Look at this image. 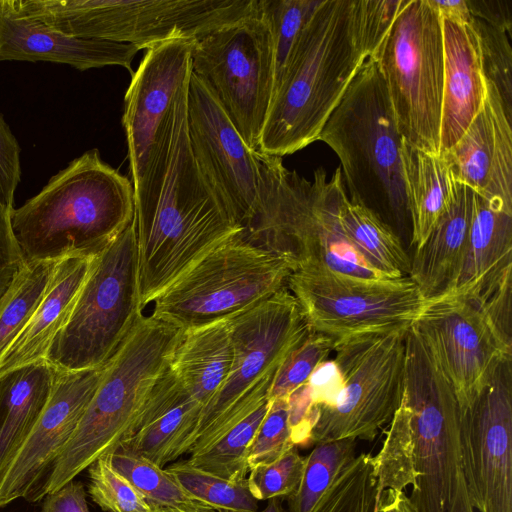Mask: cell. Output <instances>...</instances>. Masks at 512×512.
<instances>
[{
    "label": "cell",
    "mask_w": 512,
    "mask_h": 512,
    "mask_svg": "<svg viewBox=\"0 0 512 512\" xmlns=\"http://www.w3.org/2000/svg\"><path fill=\"white\" fill-rule=\"evenodd\" d=\"M131 181L86 151L46 186L11 211V224L28 262L93 256L134 219Z\"/></svg>",
    "instance_id": "obj_5"
},
{
    "label": "cell",
    "mask_w": 512,
    "mask_h": 512,
    "mask_svg": "<svg viewBox=\"0 0 512 512\" xmlns=\"http://www.w3.org/2000/svg\"><path fill=\"white\" fill-rule=\"evenodd\" d=\"M134 45L65 35L0 0V61H48L80 71L121 66L132 75Z\"/></svg>",
    "instance_id": "obj_22"
},
{
    "label": "cell",
    "mask_w": 512,
    "mask_h": 512,
    "mask_svg": "<svg viewBox=\"0 0 512 512\" xmlns=\"http://www.w3.org/2000/svg\"><path fill=\"white\" fill-rule=\"evenodd\" d=\"M189 79L175 96L145 184L134 195L143 308L205 254L244 230L193 154L187 123Z\"/></svg>",
    "instance_id": "obj_2"
},
{
    "label": "cell",
    "mask_w": 512,
    "mask_h": 512,
    "mask_svg": "<svg viewBox=\"0 0 512 512\" xmlns=\"http://www.w3.org/2000/svg\"><path fill=\"white\" fill-rule=\"evenodd\" d=\"M54 379L55 368L47 360L0 375V475L40 417Z\"/></svg>",
    "instance_id": "obj_29"
},
{
    "label": "cell",
    "mask_w": 512,
    "mask_h": 512,
    "mask_svg": "<svg viewBox=\"0 0 512 512\" xmlns=\"http://www.w3.org/2000/svg\"><path fill=\"white\" fill-rule=\"evenodd\" d=\"M269 399L224 430L212 443L190 453L191 465L232 482H243L249 472L246 455L263 421Z\"/></svg>",
    "instance_id": "obj_32"
},
{
    "label": "cell",
    "mask_w": 512,
    "mask_h": 512,
    "mask_svg": "<svg viewBox=\"0 0 512 512\" xmlns=\"http://www.w3.org/2000/svg\"><path fill=\"white\" fill-rule=\"evenodd\" d=\"M21 13L68 36L149 49L197 40L249 12L255 0H12Z\"/></svg>",
    "instance_id": "obj_8"
},
{
    "label": "cell",
    "mask_w": 512,
    "mask_h": 512,
    "mask_svg": "<svg viewBox=\"0 0 512 512\" xmlns=\"http://www.w3.org/2000/svg\"><path fill=\"white\" fill-rule=\"evenodd\" d=\"M187 123L200 169L238 224L246 229L260 208L259 152L246 144L214 96L192 72Z\"/></svg>",
    "instance_id": "obj_18"
},
{
    "label": "cell",
    "mask_w": 512,
    "mask_h": 512,
    "mask_svg": "<svg viewBox=\"0 0 512 512\" xmlns=\"http://www.w3.org/2000/svg\"><path fill=\"white\" fill-rule=\"evenodd\" d=\"M184 330L141 314L104 365L100 383L72 437L32 502L74 480L131 437L138 416L168 368Z\"/></svg>",
    "instance_id": "obj_7"
},
{
    "label": "cell",
    "mask_w": 512,
    "mask_h": 512,
    "mask_svg": "<svg viewBox=\"0 0 512 512\" xmlns=\"http://www.w3.org/2000/svg\"><path fill=\"white\" fill-rule=\"evenodd\" d=\"M192 43L173 39L150 47L132 74L122 123L134 195L147 179L175 96L191 76Z\"/></svg>",
    "instance_id": "obj_19"
},
{
    "label": "cell",
    "mask_w": 512,
    "mask_h": 512,
    "mask_svg": "<svg viewBox=\"0 0 512 512\" xmlns=\"http://www.w3.org/2000/svg\"><path fill=\"white\" fill-rule=\"evenodd\" d=\"M341 219L347 237L371 268L389 279L409 276L411 258L398 234L380 217L346 197Z\"/></svg>",
    "instance_id": "obj_31"
},
{
    "label": "cell",
    "mask_w": 512,
    "mask_h": 512,
    "mask_svg": "<svg viewBox=\"0 0 512 512\" xmlns=\"http://www.w3.org/2000/svg\"><path fill=\"white\" fill-rule=\"evenodd\" d=\"M413 325L452 386L459 409L471 403L500 362L512 357V342L473 296L428 299Z\"/></svg>",
    "instance_id": "obj_15"
},
{
    "label": "cell",
    "mask_w": 512,
    "mask_h": 512,
    "mask_svg": "<svg viewBox=\"0 0 512 512\" xmlns=\"http://www.w3.org/2000/svg\"><path fill=\"white\" fill-rule=\"evenodd\" d=\"M474 191L456 180L453 201L424 243L415 249L409 278L425 299L449 291L464 253L473 211Z\"/></svg>",
    "instance_id": "obj_27"
},
{
    "label": "cell",
    "mask_w": 512,
    "mask_h": 512,
    "mask_svg": "<svg viewBox=\"0 0 512 512\" xmlns=\"http://www.w3.org/2000/svg\"><path fill=\"white\" fill-rule=\"evenodd\" d=\"M164 468L193 500L209 508L228 512L258 511V501L251 495L247 479L232 482L201 470L187 460Z\"/></svg>",
    "instance_id": "obj_35"
},
{
    "label": "cell",
    "mask_w": 512,
    "mask_h": 512,
    "mask_svg": "<svg viewBox=\"0 0 512 512\" xmlns=\"http://www.w3.org/2000/svg\"><path fill=\"white\" fill-rule=\"evenodd\" d=\"M442 35L444 78L440 155L461 138L480 110L485 96L478 36L472 22L442 18Z\"/></svg>",
    "instance_id": "obj_24"
},
{
    "label": "cell",
    "mask_w": 512,
    "mask_h": 512,
    "mask_svg": "<svg viewBox=\"0 0 512 512\" xmlns=\"http://www.w3.org/2000/svg\"><path fill=\"white\" fill-rule=\"evenodd\" d=\"M410 325L369 330L336 341L334 360L343 386L332 405L315 407L308 447L343 439L371 442L389 424L402 395Z\"/></svg>",
    "instance_id": "obj_12"
},
{
    "label": "cell",
    "mask_w": 512,
    "mask_h": 512,
    "mask_svg": "<svg viewBox=\"0 0 512 512\" xmlns=\"http://www.w3.org/2000/svg\"><path fill=\"white\" fill-rule=\"evenodd\" d=\"M142 310L134 216L95 255L69 320L54 339L46 360L67 371L104 366Z\"/></svg>",
    "instance_id": "obj_9"
},
{
    "label": "cell",
    "mask_w": 512,
    "mask_h": 512,
    "mask_svg": "<svg viewBox=\"0 0 512 512\" xmlns=\"http://www.w3.org/2000/svg\"><path fill=\"white\" fill-rule=\"evenodd\" d=\"M287 287L311 331L339 341L354 334L413 324L427 299L409 278L364 280L327 270L290 274Z\"/></svg>",
    "instance_id": "obj_14"
},
{
    "label": "cell",
    "mask_w": 512,
    "mask_h": 512,
    "mask_svg": "<svg viewBox=\"0 0 512 512\" xmlns=\"http://www.w3.org/2000/svg\"><path fill=\"white\" fill-rule=\"evenodd\" d=\"M460 411L461 470L479 512H512V357Z\"/></svg>",
    "instance_id": "obj_17"
},
{
    "label": "cell",
    "mask_w": 512,
    "mask_h": 512,
    "mask_svg": "<svg viewBox=\"0 0 512 512\" xmlns=\"http://www.w3.org/2000/svg\"><path fill=\"white\" fill-rule=\"evenodd\" d=\"M94 257L74 256L57 262L39 305L0 357V375L46 360L54 339L69 320Z\"/></svg>",
    "instance_id": "obj_26"
},
{
    "label": "cell",
    "mask_w": 512,
    "mask_h": 512,
    "mask_svg": "<svg viewBox=\"0 0 512 512\" xmlns=\"http://www.w3.org/2000/svg\"><path fill=\"white\" fill-rule=\"evenodd\" d=\"M88 493L105 512H150L151 507L133 485L113 466L109 455L88 468Z\"/></svg>",
    "instance_id": "obj_41"
},
{
    "label": "cell",
    "mask_w": 512,
    "mask_h": 512,
    "mask_svg": "<svg viewBox=\"0 0 512 512\" xmlns=\"http://www.w3.org/2000/svg\"><path fill=\"white\" fill-rule=\"evenodd\" d=\"M484 81L480 110L442 156L457 181L512 213V119L494 85Z\"/></svg>",
    "instance_id": "obj_21"
},
{
    "label": "cell",
    "mask_w": 512,
    "mask_h": 512,
    "mask_svg": "<svg viewBox=\"0 0 512 512\" xmlns=\"http://www.w3.org/2000/svg\"><path fill=\"white\" fill-rule=\"evenodd\" d=\"M291 266L244 230L222 242L158 295L151 316L187 330L231 318L285 286Z\"/></svg>",
    "instance_id": "obj_10"
},
{
    "label": "cell",
    "mask_w": 512,
    "mask_h": 512,
    "mask_svg": "<svg viewBox=\"0 0 512 512\" xmlns=\"http://www.w3.org/2000/svg\"><path fill=\"white\" fill-rule=\"evenodd\" d=\"M319 2L320 0H260L273 40L274 92L296 38Z\"/></svg>",
    "instance_id": "obj_38"
},
{
    "label": "cell",
    "mask_w": 512,
    "mask_h": 512,
    "mask_svg": "<svg viewBox=\"0 0 512 512\" xmlns=\"http://www.w3.org/2000/svg\"><path fill=\"white\" fill-rule=\"evenodd\" d=\"M401 0H320L291 49L258 152L283 157L318 140L363 62L376 53Z\"/></svg>",
    "instance_id": "obj_1"
},
{
    "label": "cell",
    "mask_w": 512,
    "mask_h": 512,
    "mask_svg": "<svg viewBox=\"0 0 512 512\" xmlns=\"http://www.w3.org/2000/svg\"><path fill=\"white\" fill-rule=\"evenodd\" d=\"M512 273V213L474 193L466 245L445 294L482 297ZM444 295V294H443Z\"/></svg>",
    "instance_id": "obj_25"
},
{
    "label": "cell",
    "mask_w": 512,
    "mask_h": 512,
    "mask_svg": "<svg viewBox=\"0 0 512 512\" xmlns=\"http://www.w3.org/2000/svg\"><path fill=\"white\" fill-rule=\"evenodd\" d=\"M294 446L287 397L269 399L267 413L247 451L248 469L273 462Z\"/></svg>",
    "instance_id": "obj_43"
},
{
    "label": "cell",
    "mask_w": 512,
    "mask_h": 512,
    "mask_svg": "<svg viewBox=\"0 0 512 512\" xmlns=\"http://www.w3.org/2000/svg\"><path fill=\"white\" fill-rule=\"evenodd\" d=\"M357 441L322 442L305 456L300 486L288 499L290 512H310L340 470L356 457Z\"/></svg>",
    "instance_id": "obj_36"
},
{
    "label": "cell",
    "mask_w": 512,
    "mask_h": 512,
    "mask_svg": "<svg viewBox=\"0 0 512 512\" xmlns=\"http://www.w3.org/2000/svg\"><path fill=\"white\" fill-rule=\"evenodd\" d=\"M25 266L12 228L11 211L0 203V303Z\"/></svg>",
    "instance_id": "obj_45"
},
{
    "label": "cell",
    "mask_w": 512,
    "mask_h": 512,
    "mask_svg": "<svg viewBox=\"0 0 512 512\" xmlns=\"http://www.w3.org/2000/svg\"><path fill=\"white\" fill-rule=\"evenodd\" d=\"M233 363L229 376L202 409L185 454L221 416L276 370L310 332L302 310L287 286L230 320Z\"/></svg>",
    "instance_id": "obj_16"
},
{
    "label": "cell",
    "mask_w": 512,
    "mask_h": 512,
    "mask_svg": "<svg viewBox=\"0 0 512 512\" xmlns=\"http://www.w3.org/2000/svg\"><path fill=\"white\" fill-rule=\"evenodd\" d=\"M305 456L296 446L273 462L255 466L249 470L247 486L257 501L272 498H291L302 481Z\"/></svg>",
    "instance_id": "obj_42"
},
{
    "label": "cell",
    "mask_w": 512,
    "mask_h": 512,
    "mask_svg": "<svg viewBox=\"0 0 512 512\" xmlns=\"http://www.w3.org/2000/svg\"><path fill=\"white\" fill-rule=\"evenodd\" d=\"M231 318L184 330L168 366L203 408L225 384L232 368Z\"/></svg>",
    "instance_id": "obj_28"
},
{
    "label": "cell",
    "mask_w": 512,
    "mask_h": 512,
    "mask_svg": "<svg viewBox=\"0 0 512 512\" xmlns=\"http://www.w3.org/2000/svg\"><path fill=\"white\" fill-rule=\"evenodd\" d=\"M478 36L484 79L498 91L507 116L512 119V48L510 36L484 21L472 17Z\"/></svg>",
    "instance_id": "obj_39"
},
{
    "label": "cell",
    "mask_w": 512,
    "mask_h": 512,
    "mask_svg": "<svg viewBox=\"0 0 512 512\" xmlns=\"http://www.w3.org/2000/svg\"><path fill=\"white\" fill-rule=\"evenodd\" d=\"M260 208L245 235L284 259L294 271L327 270L364 279H389L371 268L347 237L341 210L347 197L341 168L313 180L288 170L281 157L258 154Z\"/></svg>",
    "instance_id": "obj_4"
},
{
    "label": "cell",
    "mask_w": 512,
    "mask_h": 512,
    "mask_svg": "<svg viewBox=\"0 0 512 512\" xmlns=\"http://www.w3.org/2000/svg\"><path fill=\"white\" fill-rule=\"evenodd\" d=\"M191 72L258 152L275 87L272 34L260 5L194 40Z\"/></svg>",
    "instance_id": "obj_13"
},
{
    "label": "cell",
    "mask_w": 512,
    "mask_h": 512,
    "mask_svg": "<svg viewBox=\"0 0 512 512\" xmlns=\"http://www.w3.org/2000/svg\"><path fill=\"white\" fill-rule=\"evenodd\" d=\"M218 512H228V511H218Z\"/></svg>",
    "instance_id": "obj_54"
},
{
    "label": "cell",
    "mask_w": 512,
    "mask_h": 512,
    "mask_svg": "<svg viewBox=\"0 0 512 512\" xmlns=\"http://www.w3.org/2000/svg\"><path fill=\"white\" fill-rule=\"evenodd\" d=\"M335 343L331 337L310 330L278 367L270 388L269 399L287 397L306 383L314 369L328 359Z\"/></svg>",
    "instance_id": "obj_40"
},
{
    "label": "cell",
    "mask_w": 512,
    "mask_h": 512,
    "mask_svg": "<svg viewBox=\"0 0 512 512\" xmlns=\"http://www.w3.org/2000/svg\"><path fill=\"white\" fill-rule=\"evenodd\" d=\"M318 140L338 156L350 202L372 211L400 237L411 234L402 136L379 63L369 56L330 114Z\"/></svg>",
    "instance_id": "obj_6"
},
{
    "label": "cell",
    "mask_w": 512,
    "mask_h": 512,
    "mask_svg": "<svg viewBox=\"0 0 512 512\" xmlns=\"http://www.w3.org/2000/svg\"><path fill=\"white\" fill-rule=\"evenodd\" d=\"M202 409L167 368L153 386L131 437L118 450L164 468L185 454Z\"/></svg>",
    "instance_id": "obj_23"
},
{
    "label": "cell",
    "mask_w": 512,
    "mask_h": 512,
    "mask_svg": "<svg viewBox=\"0 0 512 512\" xmlns=\"http://www.w3.org/2000/svg\"><path fill=\"white\" fill-rule=\"evenodd\" d=\"M374 56L398 130L412 146L440 154L444 55L442 18L430 0H401Z\"/></svg>",
    "instance_id": "obj_11"
},
{
    "label": "cell",
    "mask_w": 512,
    "mask_h": 512,
    "mask_svg": "<svg viewBox=\"0 0 512 512\" xmlns=\"http://www.w3.org/2000/svg\"><path fill=\"white\" fill-rule=\"evenodd\" d=\"M150 512H218L214 509L205 506L189 507V508H171L161 507L156 505H150Z\"/></svg>",
    "instance_id": "obj_52"
},
{
    "label": "cell",
    "mask_w": 512,
    "mask_h": 512,
    "mask_svg": "<svg viewBox=\"0 0 512 512\" xmlns=\"http://www.w3.org/2000/svg\"><path fill=\"white\" fill-rule=\"evenodd\" d=\"M459 416L452 386L410 325L401 399L374 455L379 493L411 486L417 512H446L461 470Z\"/></svg>",
    "instance_id": "obj_3"
},
{
    "label": "cell",
    "mask_w": 512,
    "mask_h": 512,
    "mask_svg": "<svg viewBox=\"0 0 512 512\" xmlns=\"http://www.w3.org/2000/svg\"><path fill=\"white\" fill-rule=\"evenodd\" d=\"M257 512H290L289 510H286L282 504L281 498H272L268 500V504L265 506L264 509Z\"/></svg>",
    "instance_id": "obj_53"
},
{
    "label": "cell",
    "mask_w": 512,
    "mask_h": 512,
    "mask_svg": "<svg viewBox=\"0 0 512 512\" xmlns=\"http://www.w3.org/2000/svg\"><path fill=\"white\" fill-rule=\"evenodd\" d=\"M375 512H417L405 491L383 490L378 497Z\"/></svg>",
    "instance_id": "obj_49"
},
{
    "label": "cell",
    "mask_w": 512,
    "mask_h": 512,
    "mask_svg": "<svg viewBox=\"0 0 512 512\" xmlns=\"http://www.w3.org/2000/svg\"><path fill=\"white\" fill-rule=\"evenodd\" d=\"M40 512H90L83 484L72 480L47 494Z\"/></svg>",
    "instance_id": "obj_47"
},
{
    "label": "cell",
    "mask_w": 512,
    "mask_h": 512,
    "mask_svg": "<svg viewBox=\"0 0 512 512\" xmlns=\"http://www.w3.org/2000/svg\"><path fill=\"white\" fill-rule=\"evenodd\" d=\"M378 497L374 455L362 452L340 470L310 512H375Z\"/></svg>",
    "instance_id": "obj_34"
},
{
    "label": "cell",
    "mask_w": 512,
    "mask_h": 512,
    "mask_svg": "<svg viewBox=\"0 0 512 512\" xmlns=\"http://www.w3.org/2000/svg\"><path fill=\"white\" fill-rule=\"evenodd\" d=\"M19 154L18 142L0 113V203L10 211L21 176Z\"/></svg>",
    "instance_id": "obj_44"
},
{
    "label": "cell",
    "mask_w": 512,
    "mask_h": 512,
    "mask_svg": "<svg viewBox=\"0 0 512 512\" xmlns=\"http://www.w3.org/2000/svg\"><path fill=\"white\" fill-rule=\"evenodd\" d=\"M446 512H474L462 470L459 471L456 489Z\"/></svg>",
    "instance_id": "obj_51"
},
{
    "label": "cell",
    "mask_w": 512,
    "mask_h": 512,
    "mask_svg": "<svg viewBox=\"0 0 512 512\" xmlns=\"http://www.w3.org/2000/svg\"><path fill=\"white\" fill-rule=\"evenodd\" d=\"M58 261L28 262L0 303V357L39 305Z\"/></svg>",
    "instance_id": "obj_33"
},
{
    "label": "cell",
    "mask_w": 512,
    "mask_h": 512,
    "mask_svg": "<svg viewBox=\"0 0 512 512\" xmlns=\"http://www.w3.org/2000/svg\"><path fill=\"white\" fill-rule=\"evenodd\" d=\"M472 17L506 32L512 30V0H465Z\"/></svg>",
    "instance_id": "obj_48"
},
{
    "label": "cell",
    "mask_w": 512,
    "mask_h": 512,
    "mask_svg": "<svg viewBox=\"0 0 512 512\" xmlns=\"http://www.w3.org/2000/svg\"><path fill=\"white\" fill-rule=\"evenodd\" d=\"M442 18L461 23H471L472 16L465 0H430Z\"/></svg>",
    "instance_id": "obj_50"
},
{
    "label": "cell",
    "mask_w": 512,
    "mask_h": 512,
    "mask_svg": "<svg viewBox=\"0 0 512 512\" xmlns=\"http://www.w3.org/2000/svg\"><path fill=\"white\" fill-rule=\"evenodd\" d=\"M104 366L80 371L55 368L51 395L19 450L0 475V508L29 502L48 478L91 401Z\"/></svg>",
    "instance_id": "obj_20"
},
{
    "label": "cell",
    "mask_w": 512,
    "mask_h": 512,
    "mask_svg": "<svg viewBox=\"0 0 512 512\" xmlns=\"http://www.w3.org/2000/svg\"><path fill=\"white\" fill-rule=\"evenodd\" d=\"M400 157L411 223V244L419 248L451 205L456 179L440 154H432L402 138Z\"/></svg>",
    "instance_id": "obj_30"
},
{
    "label": "cell",
    "mask_w": 512,
    "mask_h": 512,
    "mask_svg": "<svg viewBox=\"0 0 512 512\" xmlns=\"http://www.w3.org/2000/svg\"><path fill=\"white\" fill-rule=\"evenodd\" d=\"M307 383L315 407L332 405L343 386L342 375L334 358L322 361L311 373Z\"/></svg>",
    "instance_id": "obj_46"
},
{
    "label": "cell",
    "mask_w": 512,
    "mask_h": 512,
    "mask_svg": "<svg viewBox=\"0 0 512 512\" xmlns=\"http://www.w3.org/2000/svg\"><path fill=\"white\" fill-rule=\"evenodd\" d=\"M110 459L112 466L149 505L171 508L205 506L193 500L165 468L144 457L117 450L110 454Z\"/></svg>",
    "instance_id": "obj_37"
}]
</instances>
